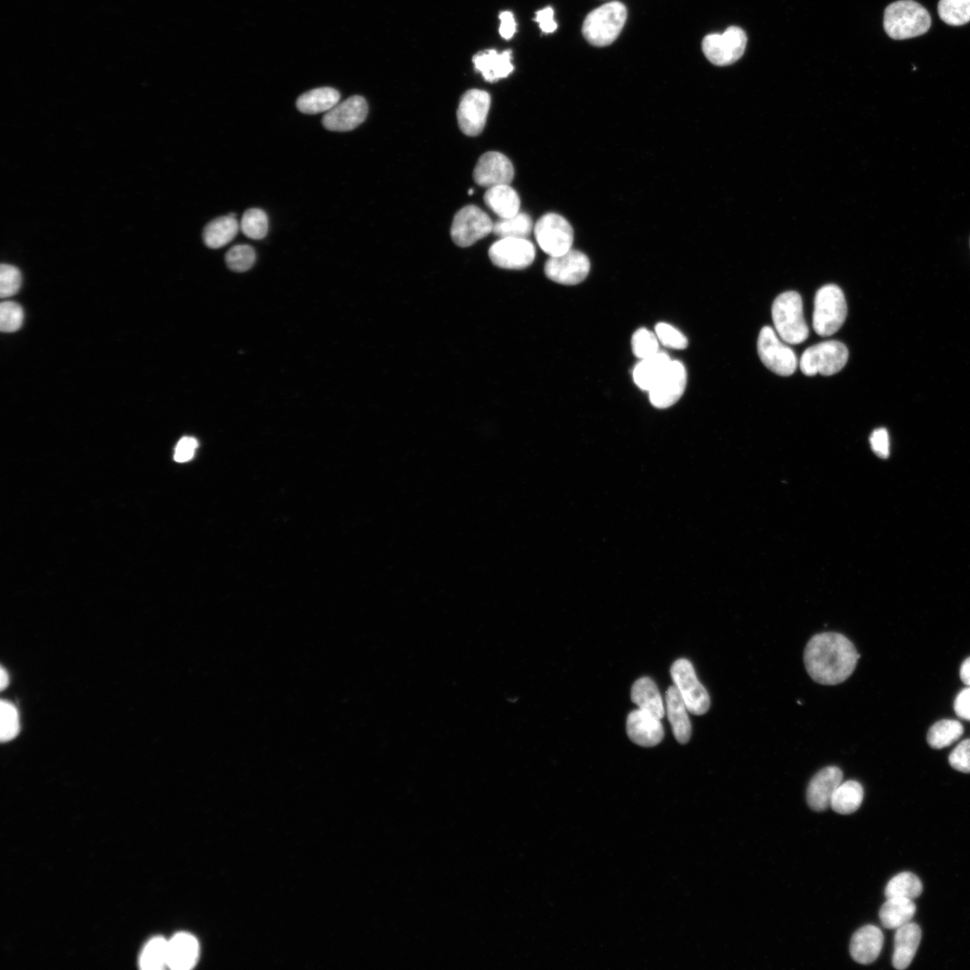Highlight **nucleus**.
<instances>
[{
	"label": "nucleus",
	"mask_w": 970,
	"mask_h": 970,
	"mask_svg": "<svg viewBox=\"0 0 970 970\" xmlns=\"http://www.w3.org/2000/svg\"><path fill=\"white\" fill-rule=\"evenodd\" d=\"M927 10L913 0H899L889 4L884 13V29L895 40L924 34L930 27Z\"/></svg>",
	"instance_id": "2"
},
{
	"label": "nucleus",
	"mask_w": 970,
	"mask_h": 970,
	"mask_svg": "<svg viewBox=\"0 0 970 970\" xmlns=\"http://www.w3.org/2000/svg\"><path fill=\"white\" fill-rule=\"evenodd\" d=\"M777 332L764 326L757 340V351L763 364L774 374L791 375L797 369L798 359L794 351L781 341Z\"/></svg>",
	"instance_id": "9"
},
{
	"label": "nucleus",
	"mask_w": 970,
	"mask_h": 970,
	"mask_svg": "<svg viewBox=\"0 0 970 970\" xmlns=\"http://www.w3.org/2000/svg\"><path fill=\"white\" fill-rule=\"evenodd\" d=\"M491 262L507 269H523L535 257V248L526 238H500L489 249Z\"/></svg>",
	"instance_id": "14"
},
{
	"label": "nucleus",
	"mask_w": 970,
	"mask_h": 970,
	"mask_svg": "<svg viewBox=\"0 0 970 970\" xmlns=\"http://www.w3.org/2000/svg\"><path fill=\"white\" fill-rule=\"evenodd\" d=\"M20 730L19 714L16 707L4 700L0 703V738L7 742L14 738Z\"/></svg>",
	"instance_id": "38"
},
{
	"label": "nucleus",
	"mask_w": 970,
	"mask_h": 970,
	"mask_svg": "<svg viewBox=\"0 0 970 970\" xmlns=\"http://www.w3.org/2000/svg\"><path fill=\"white\" fill-rule=\"evenodd\" d=\"M239 224L229 214L209 222L204 228L203 240L211 249H218L230 242L237 234Z\"/></svg>",
	"instance_id": "30"
},
{
	"label": "nucleus",
	"mask_w": 970,
	"mask_h": 970,
	"mask_svg": "<svg viewBox=\"0 0 970 970\" xmlns=\"http://www.w3.org/2000/svg\"><path fill=\"white\" fill-rule=\"evenodd\" d=\"M687 373L684 366L677 360L670 364L648 391L651 404L658 409H666L682 397L685 390Z\"/></svg>",
	"instance_id": "15"
},
{
	"label": "nucleus",
	"mask_w": 970,
	"mask_h": 970,
	"mask_svg": "<svg viewBox=\"0 0 970 970\" xmlns=\"http://www.w3.org/2000/svg\"><path fill=\"white\" fill-rule=\"evenodd\" d=\"M670 362L669 356L663 351H658L649 357L640 359L632 372L634 383L641 390L648 392L665 372Z\"/></svg>",
	"instance_id": "27"
},
{
	"label": "nucleus",
	"mask_w": 970,
	"mask_h": 970,
	"mask_svg": "<svg viewBox=\"0 0 970 970\" xmlns=\"http://www.w3.org/2000/svg\"><path fill=\"white\" fill-rule=\"evenodd\" d=\"M368 106L364 97L353 95L339 102L323 116V127L331 131H350L366 118Z\"/></svg>",
	"instance_id": "16"
},
{
	"label": "nucleus",
	"mask_w": 970,
	"mask_h": 970,
	"mask_svg": "<svg viewBox=\"0 0 970 970\" xmlns=\"http://www.w3.org/2000/svg\"><path fill=\"white\" fill-rule=\"evenodd\" d=\"M849 352L838 340H827L807 348L799 360V367L806 375L816 374L832 375L841 371L847 363Z\"/></svg>",
	"instance_id": "6"
},
{
	"label": "nucleus",
	"mask_w": 970,
	"mask_h": 970,
	"mask_svg": "<svg viewBox=\"0 0 970 970\" xmlns=\"http://www.w3.org/2000/svg\"><path fill=\"white\" fill-rule=\"evenodd\" d=\"M22 284L20 270L13 265L2 264L0 267V295L2 298L17 293Z\"/></svg>",
	"instance_id": "43"
},
{
	"label": "nucleus",
	"mask_w": 970,
	"mask_h": 970,
	"mask_svg": "<svg viewBox=\"0 0 970 970\" xmlns=\"http://www.w3.org/2000/svg\"><path fill=\"white\" fill-rule=\"evenodd\" d=\"M589 270L590 261L587 256L573 249L558 256H550L544 265V273L549 279L568 286L582 282Z\"/></svg>",
	"instance_id": "12"
},
{
	"label": "nucleus",
	"mask_w": 970,
	"mask_h": 970,
	"mask_svg": "<svg viewBox=\"0 0 970 970\" xmlns=\"http://www.w3.org/2000/svg\"><path fill=\"white\" fill-rule=\"evenodd\" d=\"M139 963L143 969L149 970L168 966V940L162 937L152 939L144 948Z\"/></svg>",
	"instance_id": "35"
},
{
	"label": "nucleus",
	"mask_w": 970,
	"mask_h": 970,
	"mask_svg": "<svg viewBox=\"0 0 970 970\" xmlns=\"http://www.w3.org/2000/svg\"><path fill=\"white\" fill-rule=\"evenodd\" d=\"M938 12L946 23L963 25L970 22V0H939Z\"/></svg>",
	"instance_id": "36"
},
{
	"label": "nucleus",
	"mask_w": 970,
	"mask_h": 970,
	"mask_svg": "<svg viewBox=\"0 0 970 970\" xmlns=\"http://www.w3.org/2000/svg\"><path fill=\"white\" fill-rule=\"evenodd\" d=\"M472 193H473V190H469V195H472Z\"/></svg>",
	"instance_id": "52"
},
{
	"label": "nucleus",
	"mask_w": 970,
	"mask_h": 970,
	"mask_svg": "<svg viewBox=\"0 0 970 970\" xmlns=\"http://www.w3.org/2000/svg\"><path fill=\"white\" fill-rule=\"evenodd\" d=\"M554 11L551 7L548 6L536 12L534 21L538 22L540 29L545 33H551L556 31L557 23L554 21Z\"/></svg>",
	"instance_id": "47"
},
{
	"label": "nucleus",
	"mask_w": 970,
	"mask_h": 970,
	"mask_svg": "<svg viewBox=\"0 0 970 970\" xmlns=\"http://www.w3.org/2000/svg\"><path fill=\"white\" fill-rule=\"evenodd\" d=\"M964 732L962 724L955 719H942L934 723L927 734V742L932 748H944L959 739Z\"/></svg>",
	"instance_id": "33"
},
{
	"label": "nucleus",
	"mask_w": 970,
	"mask_h": 970,
	"mask_svg": "<svg viewBox=\"0 0 970 970\" xmlns=\"http://www.w3.org/2000/svg\"><path fill=\"white\" fill-rule=\"evenodd\" d=\"M670 674L688 711L694 715L705 714L710 705V695L699 682L692 663L685 658L677 659L673 663Z\"/></svg>",
	"instance_id": "8"
},
{
	"label": "nucleus",
	"mask_w": 970,
	"mask_h": 970,
	"mask_svg": "<svg viewBox=\"0 0 970 970\" xmlns=\"http://www.w3.org/2000/svg\"><path fill=\"white\" fill-rule=\"evenodd\" d=\"M847 315V304L842 290L829 284L817 290L814 299L813 328L822 336L835 333L843 324Z\"/></svg>",
	"instance_id": "5"
},
{
	"label": "nucleus",
	"mask_w": 970,
	"mask_h": 970,
	"mask_svg": "<svg viewBox=\"0 0 970 970\" xmlns=\"http://www.w3.org/2000/svg\"><path fill=\"white\" fill-rule=\"evenodd\" d=\"M511 59L510 50L498 53L495 49H489L477 53L472 60L475 69L481 73L486 81L492 83L507 77L513 71Z\"/></svg>",
	"instance_id": "23"
},
{
	"label": "nucleus",
	"mask_w": 970,
	"mask_h": 970,
	"mask_svg": "<svg viewBox=\"0 0 970 970\" xmlns=\"http://www.w3.org/2000/svg\"><path fill=\"white\" fill-rule=\"evenodd\" d=\"M499 20H500V26H499V33H500V35L502 36V38H504L506 40L511 39L513 37L514 33L516 32V22H515L513 13L511 12H509V11L502 12L499 14Z\"/></svg>",
	"instance_id": "49"
},
{
	"label": "nucleus",
	"mask_w": 970,
	"mask_h": 970,
	"mask_svg": "<svg viewBox=\"0 0 970 970\" xmlns=\"http://www.w3.org/2000/svg\"><path fill=\"white\" fill-rule=\"evenodd\" d=\"M492 229L493 222L488 214L477 206L468 205L454 215L450 234L456 245L468 247L487 236Z\"/></svg>",
	"instance_id": "11"
},
{
	"label": "nucleus",
	"mask_w": 970,
	"mask_h": 970,
	"mask_svg": "<svg viewBox=\"0 0 970 970\" xmlns=\"http://www.w3.org/2000/svg\"><path fill=\"white\" fill-rule=\"evenodd\" d=\"M873 452L881 458H886L889 454V436L884 428L875 429L869 437Z\"/></svg>",
	"instance_id": "45"
},
{
	"label": "nucleus",
	"mask_w": 970,
	"mask_h": 970,
	"mask_svg": "<svg viewBox=\"0 0 970 970\" xmlns=\"http://www.w3.org/2000/svg\"><path fill=\"white\" fill-rule=\"evenodd\" d=\"M240 227L247 237L262 239L268 233V216L260 208H249L243 213Z\"/></svg>",
	"instance_id": "37"
},
{
	"label": "nucleus",
	"mask_w": 970,
	"mask_h": 970,
	"mask_svg": "<svg viewBox=\"0 0 970 970\" xmlns=\"http://www.w3.org/2000/svg\"><path fill=\"white\" fill-rule=\"evenodd\" d=\"M863 788L856 780L842 782L834 790L830 806L833 811L842 815L855 812L863 800Z\"/></svg>",
	"instance_id": "31"
},
{
	"label": "nucleus",
	"mask_w": 970,
	"mask_h": 970,
	"mask_svg": "<svg viewBox=\"0 0 970 970\" xmlns=\"http://www.w3.org/2000/svg\"><path fill=\"white\" fill-rule=\"evenodd\" d=\"M658 343L656 333L646 328L637 330L631 338L633 354L639 359L657 354L659 351Z\"/></svg>",
	"instance_id": "39"
},
{
	"label": "nucleus",
	"mask_w": 970,
	"mask_h": 970,
	"mask_svg": "<svg viewBox=\"0 0 970 970\" xmlns=\"http://www.w3.org/2000/svg\"><path fill=\"white\" fill-rule=\"evenodd\" d=\"M772 317L776 332L784 342L795 345L807 340L808 328L798 293L788 291L779 295L772 306Z\"/></svg>",
	"instance_id": "4"
},
{
	"label": "nucleus",
	"mask_w": 970,
	"mask_h": 970,
	"mask_svg": "<svg viewBox=\"0 0 970 970\" xmlns=\"http://www.w3.org/2000/svg\"><path fill=\"white\" fill-rule=\"evenodd\" d=\"M922 939L920 927L908 922L896 929L892 963L898 970L905 969L913 961Z\"/></svg>",
	"instance_id": "21"
},
{
	"label": "nucleus",
	"mask_w": 970,
	"mask_h": 970,
	"mask_svg": "<svg viewBox=\"0 0 970 970\" xmlns=\"http://www.w3.org/2000/svg\"><path fill=\"white\" fill-rule=\"evenodd\" d=\"M860 655L852 642L837 632L814 635L804 650V664L816 683L835 685L853 673Z\"/></svg>",
	"instance_id": "1"
},
{
	"label": "nucleus",
	"mask_w": 970,
	"mask_h": 970,
	"mask_svg": "<svg viewBox=\"0 0 970 970\" xmlns=\"http://www.w3.org/2000/svg\"><path fill=\"white\" fill-rule=\"evenodd\" d=\"M484 202L499 218L510 217L519 212V196L509 184L489 188L484 194Z\"/></svg>",
	"instance_id": "26"
},
{
	"label": "nucleus",
	"mask_w": 970,
	"mask_h": 970,
	"mask_svg": "<svg viewBox=\"0 0 970 970\" xmlns=\"http://www.w3.org/2000/svg\"><path fill=\"white\" fill-rule=\"evenodd\" d=\"M198 447V441L192 436H184L179 440L174 451V460L179 463L190 461Z\"/></svg>",
	"instance_id": "46"
},
{
	"label": "nucleus",
	"mask_w": 970,
	"mask_h": 970,
	"mask_svg": "<svg viewBox=\"0 0 970 970\" xmlns=\"http://www.w3.org/2000/svg\"><path fill=\"white\" fill-rule=\"evenodd\" d=\"M534 234L541 249L549 256L563 254L572 247L573 228L559 214L547 213L541 216L534 225Z\"/></svg>",
	"instance_id": "7"
},
{
	"label": "nucleus",
	"mask_w": 970,
	"mask_h": 970,
	"mask_svg": "<svg viewBox=\"0 0 970 970\" xmlns=\"http://www.w3.org/2000/svg\"><path fill=\"white\" fill-rule=\"evenodd\" d=\"M198 957L197 939L189 933H178L168 940V966L183 970L192 967Z\"/></svg>",
	"instance_id": "24"
},
{
	"label": "nucleus",
	"mask_w": 970,
	"mask_h": 970,
	"mask_svg": "<svg viewBox=\"0 0 970 970\" xmlns=\"http://www.w3.org/2000/svg\"><path fill=\"white\" fill-rule=\"evenodd\" d=\"M884 943L881 930L874 925H866L859 929L851 937L850 953L859 964L869 965L879 956Z\"/></svg>",
	"instance_id": "20"
},
{
	"label": "nucleus",
	"mask_w": 970,
	"mask_h": 970,
	"mask_svg": "<svg viewBox=\"0 0 970 970\" xmlns=\"http://www.w3.org/2000/svg\"><path fill=\"white\" fill-rule=\"evenodd\" d=\"M661 719L642 710H634L629 713L626 730L630 739L645 747L659 744L664 737Z\"/></svg>",
	"instance_id": "18"
},
{
	"label": "nucleus",
	"mask_w": 970,
	"mask_h": 970,
	"mask_svg": "<svg viewBox=\"0 0 970 970\" xmlns=\"http://www.w3.org/2000/svg\"><path fill=\"white\" fill-rule=\"evenodd\" d=\"M8 683H9L8 674L4 670V667H1V669H0V688H1V690H4L8 685Z\"/></svg>",
	"instance_id": "51"
},
{
	"label": "nucleus",
	"mask_w": 970,
	"mask_h": 970,
	"mask_svg": "<svg viewBox=\"0 0 970 970\" xmlns=\"http://www.w3.org/2000/svg\"><path fill=\"white\" fill-rule=\"evenodd\" d=\"M747 38L739 27L730 26L723 33H711L702 40L701 48L710 62L717 66H728L737 61L744 54Z\"/></svg>",
	"instance_id": "10"
},
{
	"label": "nucleus",
	"mask_w": 970,
	"mask_h": 970,
	"mask_svg": "<svg viewBox=\"0 0 970 970\" xmlns=\"http://www.w3.org/2000/svg\"><path fill=\"white\" fill-rule=\"evenodd\" d=\"M340 93L331 87H320L301 94L296 100L297 109L305 114L327 112L339 103Z\"/></svg>",
	"instance_id": "29"
},
{
	"label": "nucleus",
	"mask_w": 970,
	"mask_h": 970,
	"mask_svg": "<svg viewBox=\"0 0 970 970\" xmlns=\"http://www.w3.org/2000/svg\"><path fill=\"white\" fill-rule=\"evenodd\" d=\"M23 322V311L20 304L4 301L0 305V329L3 332H13Z\"/></svg>",
	"instance_id": "41"
},
{
	"label": "nucleus",
	"mask_w": 970,
	"mask_h": 970,
	"mask_svg": "<svg viewBox=\"0 0 970 970\" xmlns=\"http://www.w3.org/2000/svg\"><path fill=\"white\" fill-rule=\"evenodd\" d=\"M256 259L254 249L247 244H238L232 247L225 255L228 268L234 271L242 272L250 269Z\"/></svg>",
	"instance_id": "40"
},
{
	"label": "nucleus",
	"mask_w": 970,
	"mask_h": 970,
	"mask_svg": "<svg viewBox=\"0 0 970 970\" xmlns=\"http://www.w3.org/2000/svg\"><path fill=\"white\" fill-rule=\"evenodd\" d=\"M490 107V95L479 89H471L461 97L457 109V121L461 131L470 137L478 136L483 130Z\"/></svg>",
	"instance_id": "13"
},
{
	"label": "nucleus",
	"mask_w": 970,
	"mask_h": 970,
	"mask_svg": "<svg viewBox=\"0 0 970 970\" xmlns=\"http://www.w3.org/2000/svg\"><path fill=\"white\" fill-rule=\"evenodd\" d=\"M688 709L676 687L670 686L666 692V712L673 734L680 744H686L692 732Z\"/></svg>",
	"instance_id": "22"
},
{
	"label": "nucleus",
	"mask_w": 970,
	"mask_h": 970,
	"mask_svg": "<svg viewBox=\"0 0 970 970\" xmlns=\"http://www.w3.org/2000/svg\"><path fill=\"white\" fill-rule=\"evenodd\" d=\"M922 892V884L919 877L912 872H901L893 877L886 886L885 895L886 898H907L914 899Z\"/></svg>",
	"instance_id": "34"
},
{
	"label": "nucleus",
	"mask_w": 970,
	"mask_h": 970,
	"mask_svg": "<svg viewBox=\"0 0 970 970\" xmlns=\"http://www.w3.org/2000/svg\"><path fill=\"white\" fill-rule=\"evenodd\" d=\"M954 710L959 718L970 721V686L962 690L957 695Z\"/></svg>",
	"instance_id": "48"
},
{
	"label": "nucleus",
	"mask_w": 970,
	"mask_h": 970,
	"mask_svg": "<svg viewBox=\"0 0 970 970\" xmlns=\"http://www.w3.org/2000/svg\"><path fill=\"white\" fill-rule=\"evenodd\" d=\"M626 19L627 9L622 3L608 2L586 15L582 33L590 44L596 47L607 46L618 38Z\"/></svg>",
	"instance_id": "3"
},
{
	"label": "nucleus",
	"mask_w": 970,
	"mask_h": 970,
	"mask_svg": "<svg viewBox=\"0 0 970 970\" xmlns=\"http://www.w3.org/2000/svg\"><path fill=\"white\" fill-rule=\"evenodd\" d=\"M916 911L915 904L907 898H886L879 910V919L886 929H898L913 919Z\"/></svg>",
	"instance_id": "28"
},
{
	"label": "nucleus",
	"mask_w": 970,
	"mask_h": 970,
	"mask_svg": "<svg viewBox=\"0 0 970 970\" xmlns=\"http://www.w3.org/2000/svg\"><path fill=\"white\" fill-rule=\"evenodd\" d=\"M533 220L524 212L513 216L499 218L493 223L492 232L500 238H526L534 230Z\"/></svg>",
	"instance_id": "32"
},
{
	"label": "nucleus",
	"mask_w": 970,
	"mask_h": 970,
	"mask_svg": "<svg viewBox=\"0 0 970 970\" xmlns=\"http://www.w3.org/2000/svg\"><path fill=\"white\" fill-rule=\"evenodd\" d=\"M959 675L963 683L970 686V657L962 663Z\"/></svg>",
	"instance_id": "50"
},
{
	"label": "nucleus",
	"mask_w": 970,
	"mask_h": 970,
	"mask_svg": "<svg viewBox=\"0 0 970 970\" xmlns=\"http://www.w3.org/2000/svg\"><path fill=\"white\" fill-rule=\"evenodd\" d=\"M842 775L840 768L827 766L813 776L807 789V801L813 810L823 811L830 806L834 790L842 783Z\"/></svg>",
	"instance_id": "19"
},
{
	"label": "nucleus",
	"mask_w": 970,
	"mask_h": 970,
	"mask_svg": "<svg viewBox=\"0 0 970 970\" xmlns=\"http://www.w3.org/2000/svg\"><path fill=\"white\" fill-rule=\"evenodd\" d=\"M630 698L639 710L659 719L664 717L666 710L660 692L657 684L649 677H641L633 683Z\"/></svg>",
	"instance_id": "25"
},
{
	"label": "nucleus",
	"mask_w": 970,
	"mask_h": 970,
	"mask_svg": "<svg viewBox=\"0 0 970 970\" xmlns=\"http://www.w3.org/2000/svg\"><path fill=\"white\" fill-rule=\"evenodd\" d=\"M948 762L955 770L970 773V739L961 741L950 753Z\"/></svg>",
	"instance_id": "44"
},
{
	"label": "nucleus",
	"mask_w": 970,
	"mask_h": 970,
	"mask_svg": "<svg viewBox=\"0 0 970 970\" xmlns=\"http://www.w3.org/2000/svg\"><path fill=\"white\" fill-rule=\"evenodd\" d=\"M514 172L512 163L505 154L489 151L479 158L473 170V180L478 185L489 189L510 184Z\"/></svg>",
	"instance_id": "17"
},
{
	"label": "nucleus",
	"mask_w": 970,
	"mask_h": 970,
	"mask_svg": "<svg viewBox=\"0 0 970 970\" xmlns=\"http://www.w3.org/2000/svg\"><path fill=\"white\" fill-rule=\"evenodd\" d=\"M655 333L664 346L674 349H683L688 345L686 337L669 323L659 322L655 327Z\"/></svg>",
	"instance_id": "42"
}]
</instances>
